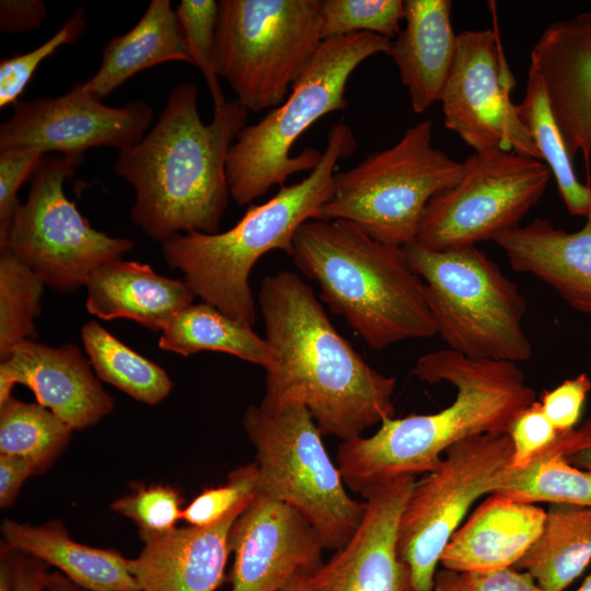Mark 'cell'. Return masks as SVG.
<instances>
[{"instance_id": "1", "label": "cell", "mask_w": 591, "mask_h": 591, "mask_svg": "<svg viewBox=\"0 0 591 591\" xmlns=\"http://www.w3.org/2000/svg\"><path fill=\"white\" fill-rule=\"evenodd\" d=\"M265 338L276 360L260 407L308 408L323 436L341 441L394 417L396 380L374 370L334 327L312 289L293 271L260 283Z\"/></svg>"}, {"instance_id": "2", "label": "cell", "mask_w": 591, "mask_h": 591, "mask_svg": "<svg viewBox=\"0 0 591 591\" xmlns=\"http://www.w3.org/2000/svg\"><path fill=\"white\" fill-rule=\"evenodd\" d=\"M413 373L429 384H452L455 398L437 413L392 417L370 437L341 441L337 466L346 487L364 499L398 477L432 472L464 439L508 433L536 401L524 373L510 361L471 359L447 348L421 356Z\"/></svg>"}, {"instance_id": "3", "label": "cell", "mask_w": 591, "mask_h": 591, "mask_svg": "<svg viewBox=\"0 0 591 591\" xmlns=\"http://www.w3.org/2000/svg\"><path fill=\"white\" fill-rule=\"evenodd\" d=\"M193 82L175 84L155 124L118 151L115 173L135 189L131 219L154 241L190 231L217 233L230 188L228 152L248 111L227 101L205 124Z\"/></svg>"}, {"instance_id": "4", "label": "cell", "mask_w": 591, "mask_h": 591, "mask_svg": "<svg viewBox=\"0 0 591 591\" xmlns=\"http://www.w3.org/2000/svg\"><path fill=\"white\" fill-rule=\"evenodd\" d=\"M357 140L344 120L334 123L317 166L302 181L283 185L270 199L251 205L229 230L190 231L162 244L165 263L183 273L194 293L225 315L253 326L256 306L250 275L265 254L281 250L289 256L293 237L308 220L315 219L334 189L339 160L351 155Z\"/></svg>"}, {"instance_id": "5", "label": "cell", "mask_w": 591, "mask_h": 591, "mask_svg": "<svg viewBox=\"0 0 591 591\" xmlns=\"http://www.w3.org/2000/svg\"><path fill=\"white\" fill-rule=\"evenodd\" d=\"M290 257L371 349L437 334L424 281L403 247L378 242L348 221L311 219L297 231Z\"/></svg>"}, {"instance_id": "6", "label": "cell", "mask_w": 591, "mask_h": 591, "mask_svg": "<svg viewBox=\"0 0 591 591\" xmlns=\"http://www.w3.org/2000/svg\"><path fill=\"white\" fill-rule=\"evenodd\" d=\"M390 38L359 32L322 40L309 67L289 96L256 124L236 136L227 158V177L233 200L245 206L274 186H283L296 173L312 171L323 152L291 148L323 116L348 106L347 82L358 66L373 55L386 54Z\"/></svg>"}, {"instance_id": "7", "label": "cell", "mask_w": 591, "mask_h": 591, "mask_svg": "<svg viewBox=\"0 0 591 591\" xmlns=\"http://www.w3.org/2000/svg\"><path fill=\"white\" fill-rule=\"evenodd\" d=\"M403 248L424 281L436 331L449 349L514 363L532 357L522 327L526 300L482 250L431 251L416 242Z\"/></svg>"}, {"instance_id": "8", "label": "cell", "mask_w": 591, "mask_h": 591, "mask_svg": "<svg viewBox=\"0 0 591 591\" xmlns=\"http://www.w3.org/2000/svg\"><path fill=\"white\" fill-rule=\"evenodd\" d=\"M431 139L432 121H419L394 146L336 172L332 196L315 219L348 221L391 246L415 242L429 200L464 173L463 162L436 149Z\"/></svg>"}, {"instance_id": "9", "label": "cell", "mask_w": 591, "mask_h": 591, "mask_svg": "<svg viewBox=\"0 0 591 591\" xmlns=\"http://www.w3.org/2000/svg\"><path fill=\"white\" fill-rule=\"evenodd\" d=\"M322 0H220L216 68L248 112L279 106L322 40Z\"/></svg>"}, {"instance_id": "10", "label": "cell", "mask_w": 591, "mask_h": 591, "mask_svg": "<svg viewBox=\"0 0 591 591\" xmlns=\"http://www.w3.org/2000/svg\"><path fill=\"white\" fill-rule=\"evenodd\" d=\"M243 427L255 449L259 494L296 509L326 549L343 547L360 524L366 501L351 498L308 408L268 412L250 406Z\"/></svg>"}, {"instance_id": "11", "label": "cell", "mask_w": 591, "mask_h": 591, "mask_svg": "<svg viewBox=\"0 0 591 591\" xmlns=\"http://www.w3.org/2000/svg\"><path fill=\"white\" fill-rule=\"evenodd\" d=\"M83 159L73 154L44 155L3 246L45 286L63 293L86 286L96 268L121 259L135 246L130 239L93 229L66 196L63 185Z\"/></svg>"}, {"instance_id": "12", "label": "cell", "mask_w": 591, "mask_h": 591, "mask_svg": "<svg viewBox=\"0 0 591 591\" xmlns=\"http://www.w3.org/2000/svg\"><path fill=\"white\" fill-rule=\"evenodd\" d=\"M508 433L478 434L450 447L440 464L416 480L402 512L397 549L417 591H432L440 557L473 503L494 494L511 467Z\"/></svg>"}, {"instance_id": "13", "label": "cell", "mask_w": 591, "mask_h": 591, "mask_svg": "<svg viewBox=\"0 0 591 591\" xmlns=\"http://www.w3.org/2000/svg\"><path fill=\"white\" fill-rule=\"evenodd\" d=\"M462 177L427 204L416 243L449 251L495 241L519 227L551 179L547 165L515 152L471 154Z\"/></svg>"}, {"instance_id": "14", "label": "cell", "mask_w": 591, "mask_h": 591, "mask_svg": "<svg viewBox=\"0 0 591 591\" xmlns=\"http://www.w3.org/2000/svg\"><path fill=\"white\" fill-rule=\"evenodd\" d=\"M514 85L497 33L461 31L440 97L444 126L476 153L515 152L541 161L511 101Z\"/></svg>"}, {"instance_id": "15", "label": "cell", "mask_w": 591, "mask_h": 591, "mask_svg": "<svg viewBox=\"0 0 591 591\" xmlns=\"http://www.w3.org/2000/svg\"><path fill=\"white\" fill-rule=\"evenodd\" d=\"M153 120V108L137 99L108 106L83 82L57 97L20 101L0 126V151L38 149L45 154L84 155L91 148L119 150L138 142Z\"/></svg>"}, {"instance_id": "16", "label": "cell", "mask_w": 591, "mask_h": 591, "mask_svg": "<svg viewBox=\"0 0 591 591\" xmlns=\"http://www.w3.org/2000/svg\"><path fill=\"white\" fill-rule=\"evenodd\" d=\"M231 591H281L300 571L313 572L326 549L296 509L257 494L230 534Z\"/></svg>"}, {"instance_id": "17", "label": "cell", "mask_w": 591, "mask_h": 591, "mask_svg": "<svg viewBox=\"0 0 591 591\" xmlns=\"http://www.w3.org/2000/svg\"><path fill=\"white\" fill-rule=\"evenodd\" d=\"M416 476L386 483L366 499L347 543L310 575L312 591H417L397 549L398 524Z\"/></svg>"}, {"instance_id": "18", "label": "cell", "mask_w": 591, "mask_h": 591, "mask_svg": "<svg viewBox=\"0 0 591 591\" xmlns=\"http://www.w3.org/2000/svg\"><path fill=\"white\" fill-rule=\"evenodd\" d=\"M16 384L27 386L36 403L48 408L72 430L94 426L114 409L92 366L71 344L50 346L26 339L0 363V402Z\"/></svg>"}, {"instance_id": "19", "label": "cell", "mask_w": 591, "mask_h": 591, "mask_svg": "<svg viewBox=\"0 0 591 591\" xmlns=\"http://www.w3.org/2000/svg\"><path fill=\"white\" fill-rule=\"evenodd\" d=\"M570 159L591 155V12L552 23L531 50Z\"/></svg>"}, {"instance_id": "20", "label": "cell", "mask_w": 591, "mask_h": 591, "mask_svg": "<svg viewBox=\"0 0 591 591\" xmlns=\"http://www.w3.org/2000/svg\"><path fill=\"white\" fill-rule=\"evenodd\" d=\"M244 510L209 526L175 528L140 535L143 547L127 558L141 591H217L231 552V529Z\"/></svg>"}, {"instance_id": "21", "label": "cell", "mask_w": 591, "mask_h": 591, "mask_svg": "<svg viewBox=\"0 0 591 591\" xmlns=\"http://www.w3.org/2000/svg\"><path fill=\"white\" fill-rule=\"evenodd\" d=\"M545 519L546 510L535 503L490 494L453 533L440 565L462 572L513 568L541 534Z\"/></svg>"}, {"instance_id": "22", "label": "cell", "mask_w": 591, "mask_h": 591, "mask_svg": "<svg viewBox=\"0 0 591 591\" xmlns=\"http://www.w3.org/2000/svg\"><path fill=\"white\" fill-rule=\"evenodd\" d=\"M511 267L534 275L575 310L591 316V210L575 232L536 218L495 239Z\"/></svg>"}, {"instance_id": "23", "label": "cell", "mask_w": 591, "mask_h": 591, "mask_svg": "<svg viewBox=\"0 0 591 591\" xmlns=\"http://www.w3.org/2000/svg\"><path fill=\"white\" fill-rule=\"evenodd\" d=\"M450 0H405V26L390 40L386 55L407 89L415 113L440 101L456 48Z\"/></svg>"}, {"instance_id": "24", "label": "cell", "mask_w": 591, "mask_h": 591, "mask_svg": "<svg viewBox=\"0 0 591 591\" xmlns=\"http://www.w3.org/2000/svg\"><path fill=\"white\" fill-rule=\"evenodd\" d=\"M85 308L102 320L128 318L163 331L195 293L185 279H172L149 265L117 259L96 268L86 283Z\"/></svg>"}, {"instance_id": "25", "label": "cell", "mask_w": 591, "mask_h": 591, "mask_svg": "<svg viewBox=\"0 0 591 591\" xmlns=\"http://www.w3.org/2000/svg\"><path fill=\"white\" fill-rule=\"evenodd\" d=\"M0 529L10 548L54 566L85 591H141L127 558L72 540L59 520L31 525L5 519Z\"/></svg>"}, {"instance_id": "26", "label": "cell", "mask_w": 591, "mask_h": 591, "mask_svg": "<svg viewBox=\"0 0 591 591\" xmlns=\"http://www.w3.org/2000/svg\"><path fill=\"white\" fill-rule=\"evenodd\" d=\"M169 61L193 65L171 1L152 0L132 28L106 43L97 71L83 84L102 100L135 74Z\"/></svg>"}, {"instance_id": "27", "label": "cell", "mask_w": 591, "mask_h": 591, "mask_svg": "<svg viewBox=\"0 0 591 591\" xmlns=\"http://www.w3.org/2000/svg\"><path fill=\"white\" fill-rule=\"evenodd\" d=\"M591 563V508L551 503L543 530L513 567L543 591H564Z\"/></svg>"}, {"instance_id": "28", "label": "cell", "mask_w": 591, "mask_h": 591, "mask_svg": "<svg viewBox=\"0 0 591 591\" xmlns=\"http://www.w3.org/2000/svg\"><path fill=\"white\" fill-rule=\"evenodd\" d=\"M159 347L183 357L204 350L225 352L265 370L276 360L267 339L258 336L252 326L206 302L178 312L162 331Z\"/></svg>"}, {"instance_id": "29", "label": "cell", "mask_w": 591, "mask_h": 591, "mask_svg": "<svg viewBox=\"0 0 591 591\" xmlns=\"http://www.w3.org/2000/svg\"><path fill=\"white\" fill-rule=\"evenodd\" d=\"M81 339L99 380L148 405L162 402L171 393L173 382L164 369L132 350L97 322L82 325Z\"/></svg>"}, {"instance_id": "30", "label": "cell", "mask_w": 591, "mask_h": 591, "mask_svg": "<svg viewBox=\"0 0 591 591\" xmlns=\"http://www.w3.org/2000/svg\"><path fill=\"white\" fill-rule=\"evenodd\" d=\"M519 118L530 134L542 162L554 175L558 192L572 216L587 217L591 210V189L579 182L572 160L554 119L541 76L529 69L525 95L517 105Z\"/></svg>"}, {"instance_id": "31", "label": "cell", "mask_w": 591, "mask_h": 591, "mask_svg": "<svg viewBox=\"0 0 591 591\" xmlns=\"http://www.w3.org/2000/svg\"><path fill=\"white\" fill-rule=\"evenodd\" d=\"M72 429L48 408L13 395L0 402V454L30 460L38 474L68 445Z\"/></svg>"}, {"instance_id": "32", "label": "cell", "mask_w": 591, "mask_h": 591, "mask_svg": "<svg viewBox=\"0 0 591 591\" xmlns=\"http://www.w3.org/2000/svg\"><path fill=\"white\" fill-rule=\"evenodd\" d=\"M495 493L529 503L591 508V472L571 465L560 455H542L523 470L510 467Z\"/></svg>"}, {"instance_id": "33", "label": "cell", "mask_w": 591, "mask_h": 591, "mask_svg": "<svg viewBox=\"0 0 591 591\" xmlns=\"http://www.w3.org/2000/svg\"><path fill=\"white\" fill-rule=\"evenodd\" d=\"M44 282L8 247L0 248V358L34 339Z\"/></svg>"}, {"instance_id": "34", "label": "cell", "mask_w": 591, "mask_h": 591, "mask_svg": "<svg viewBox=\"0 0 591 591\" xmlns=\"http://www.w3.org/2000/svg\"><path fill=\"white\" fill-rule=\"evenodd\" d=\"M322 37L369 32L390 39L401 32L402 0H322Z\"/></svg>"}, {"instance_id": "35", "label": "cell", "mask_w": 591, "mask_h": 591, "mask_svg": "<svg viewBox=\"0 0 591 591\" xmlns=\"http://www.w3.org/2000/svg\"><path fill=\"white\" fill-rule=\"evenodd\" d=\"M193 66L202 73L213 101V111L227 103L216 68V32L219 1L182 0L175 8Z\"/></svg>"}, {"instance_id": "36", "label": "cell", "mask_w": 591, "mask_h": 591, "mask_svg": "<svg viewBox=\"0 0 591 591\" xmlns=\"http://www.w3.org/2000/svg\"><path fill=\"white\" fill-rule=\"evenodd\" d=\"M259 490L256 463L231 471L224 485L207 488L183 510V520L192 526H209L239 510H245Z\"/></svg>"}, {"instance_id": "37", "label": "cell", "mask_w": 591, "mask_h": 591, "mask_svg": "<svg viewBox=\"0 0 591 591\" xmlns=\"http://www.w3.org/2000/svg\"><path fill=\"white\" fill-rule=\"evenodd\" d=\"M86 13L78 8L62 26L33 50L0 60V107L15 105L38 66L59 47L79 40L86 28Z\"/></svg>"}, {"instance_id": "38", "label": "cell", "mask_w": 591, "mask_h": 591, "mask_svg": "<svg viewBox=\"0 0 591 591\" xmlns=\"http://www.w3.org/2000/svg\"><path fill=\"white\" fill-rule=\"evenodd\" d=\"M181 493L167 485H150L136 489L112 502L111 509L134 521L140 535L163 534L183 519Z\"/></svg>"}, {"instance_id": "39", "label": "cell", "mask_w": 591, "mask_h": 591, "mask_svg": "<svg viewBox=\"0 0 591 591\" xmlns=\"http://www.w3.org/2000/svg\"><path fill=\"white\" fill-rule=\"evenodd\" d=\"M44 155L33 148L0 151V247L4 246L13 218L22 205L18 192L33 177Z\"/></svg>"}, {"instance_id": "40", "label": "cell", "mask_w": 591, "mask_h": 591, "mask_svg": "<svg viewBox=\"0 0 591 591\" xmlns=\"http://www.w3.org/2000/svg\"><path fill=\"white\" fill-rule=\"evenodd\" d=\"M512 443L511 467L523 470L556 440L558 432L545 416L540 401L522 410L508 432Z\"/></svg>"}, {"instance_id": "41", "label": "cell", "mask_w": 591, "mask_h": 591, "mask_svg": "<svg viewBox=\"0 0 591 591\" xmlns=\"http://www.w3.org/2000/svg\"><path fill=\"white\" fill-rule=\"evenodd\" d=\"M432 591H543L525 571L507 568L493 571L462 572L439 569Z\"/></svg>"}, {"instance_id": "42", "label": "cell", "mask_w": 591, "mask_h": 591, "mask_svg": "<svg viewBox=\"0 0 591 591\" xmlns=\"http://www.w3.org/2000/svg\"><path fill=\"white\" fill-rule=\"evenodd\" d=\"M590 391L591 379L583 372L543 392L540 401L542 409L558 433L578 426Z\"/></svg>"}, {"instance_id": "43", "label": "cell", "mask_w": 591, "mask_h": 591, "mask_svg": "<svg viewBox=\"0 0 591 591\" xmlns=\"http://www.w3.org/2000/svg\"><path fill=\"white\" fill-rule=\"evenodd\" d=\"M547 454L560 455L571 465L591 472V416L575 429L558 433L542 455Z\"/></svg>"}, {"instance_id": "44", "label": "cell", "mask_w": 591, "mask_h": 591, "mask_svg": "<svg viewBox=\"0 0 591 591\" xmlns=\"http://www.w3.org/2000/svg\"><path fill=\"white\" fill-rule=\"evenodd\" d=\"M48 14L42 0H1L0 31L19 34L38 28Z\"/></svg>"}, {"instance_id": "45", "label": "cell", "mask_w": 591, "mask_h": 591, "mask_svg": "<svg viewBox=\"0 0 591 591\" xmlns=\"http://www.w3.org/2000/svg\"><path fill=\"white\" fill-rule=\"evenodd\" d=\"M36 474L37 468L30 460L0 454V508L12 506L24 482Z\"/></svg>"}, {"instance_id": "46", "label": "cell", "mask_w": 591, "mask_h": 591, "mask_svg": "<svg viewBox=\"0 0 591 591\" xmlns=\"http://www.w3.org/2000/svg\"><path fill=\"white\" fill-rule=\"evenodd\" d=\"M48 565L28 554L13 549L11 591H45Z\"/></svg>"}, {"instance_id": "47", "label": "cell", "mask_w": 591, "mask_h": 591, "mask_svg": "<svg viewBox=\"0 0 591 591\" xmlns=\"http://www.w3.org/2000/svg\"><path fill=\"white\" fill-rule=\"evenodd\" d=\"M13 582V549L3 542L0 546V591H11Z\"/></svg>"}, {"instance_id": "48", "label": "cell", "mask_w": 591, "mask_h": 591, "mask_svg": "<svg viewBox=\"0 0 591 591\" xmlns=\"http://www.w3.org/2000/svg\"><path fill=\"white\" fill-rule=\"evenodd\" d=\"M45 591H85L59 571L48 575Z\"/></svg>"}, {"instance_id": "49", "label": "cell", "mask_w": 591, "mask_h": 591, "mask_svg": "<svg viewBox=\"0 0 591 591\" xmlns=\"http://www.w3.org/2000/svg\"><path fill=\"white\" fill-rule=\"evenodd\" d=\"M312 572H298L281 591H312L310 584V575Z\"/></svg>"}, {"instance_id": "50", "label": "cell", "mask_w": 591, "mask_h": 591, "mask_svg": "<svg viewBox=\"0 0 591 591\" xmlns=\"http://www.w3.org/2000/svg\"><path fill=\"white\" fill-rule=\"evenodd\" d=\"M575 591H591V573L586 577L580 587Z\"/></svg>"}, {"instance_id": "51", "label": "cell", "mask_w": 591, "mask_h": 591, "mask_svg": "<svg viewBox=\"0 0 591 591\" xmlns=\"http://www.w3.org/2000/svg\"><path fill=\"white\" fill-rule=\"evenodd\" d=\"M589 159H591V155L589 157ZM587 185H588V186L590 187V189H591V173L588 174Z\"/></svg>"}]
</instances>
